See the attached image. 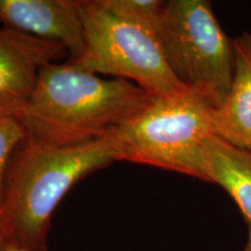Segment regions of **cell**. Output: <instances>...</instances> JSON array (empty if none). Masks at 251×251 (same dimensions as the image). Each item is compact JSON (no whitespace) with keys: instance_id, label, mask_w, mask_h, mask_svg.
<instances>
[{"instance_id":"6da1fadb","label":"cell","mask_w":251,"mask_h":251,"mask_svg":"<svg viewBox=\"0 0 251 251\" xmlns=\"http://www.w3.org/2000/svg\"><path fill=\"white\" fill-rule=\"evenodd\" d=\"M156 96L131 81L52 63L41 71L35 91L18 117L28 137L75 146L107 137L140 114Z\"/></svg>"},{"instance_id":"7a4b0ae2","label":"cell","mask_w":251,"mask_h":251,"mask_svg":"<svg viewBox=\"0 0 251 251\" xmlns=\"http://www.w3.org/2000/svg\"><path fill=\"white\" fill-rule=\"evenodd\" d=\"M118 162L112 134L75 146L26 137L8 162L0 220L5 236L29 251H47L56 207L86 176Z\"/></svg>"},{"instance_id":"3957f363","label":"cell","mask_w":251,"mask_h":251,"mask_svg":"<svg viewBox=\"0 0 251 251\" xmlns=\"http://www.w3.org/2000/svg\"><path fill=\"white\" fill-rule=\"evenodd\" d=\"M213 111L191 91L155 97L148 107L112 133L118 162L155 166L206 181L205 146L215 135Z\"/></svg>"},{"instance_id":"277c9868","label":"cell","mask_w":251,"mask_h":251,"mask_svg":"<svg viewBox=\"0 0 251 251\" xmlns=\"http://www.w3.org/2000/svg\"><path fill=\"white\" fill-rule=\"evenodd\" d=\"M159 41L172 74L214 109L224 105L234 77L231 41L206 0H170Z\"/></svg>"},{"instance_id":"5b68a950","label":"cell","mask_w":251,"mask_h":251,"mask_svg":"<svg viewBox=\"0 0 251 251\" xmlns=\"http://www.w3.org/2000/svg\"><path fill=\"white\" fill-rule=\"evenodd\" d=\"M85 47L78 70L136 84L156 97L190 91L172 74L158 34L113 14L100 0H80Z\"/></svg>"},{"instance_id":"8992f818","label":"cell","mask_w":251,"mask_h":251,"mask_svg":"<svg viewBox=\"0 0 251 251\" xmlns=\"http://www.w3.org/2000/svg\"><path fill=\"white\" fill-rule=\"evenodd\" d=\"M65 57L68 50L59 43L0 28V118L18 119L35 91L41 71Z\"/></svg>"},{"instance_id":"52a82bcc","label":"cell","mask_w":251,"mask_h":251,"mask_svg":"<svg viewBox=\"0 0 251 251\" xmlns=\"http://www.w3.org/2000/svg\"><path fill=\"white\" fill-rule=\"evenodd\" d=\"M0 23L37 39L56 42L75 62L85 47L80 0H0Z\"/></svg>"},{"instance_id":"ba28073f","label":"cell","mask_w":251,"mask_h":251,"mask_svg":"<svg viewBox=\"0 0 251 251\" xmlns=\"http://www.w3.org/2000/svg\"><path fill=\"white\" fill-rule=\"evenodd\" d=\"M234 77L224 105L213 111L215 135L251 152V33L231 40Z\"/></svg>"},{"instance_id":"9c48e42d","label":"cell","mask_w":251,"mask_h":251,"mask_svg":"<svg viewBox=\"0 0 251 251\" xmlns=\"http://www.w3.org/2000/svg\"><path fill=\"white\" fill-rule=\"evenodd\" d=\"M203 174L233 198L251 226V152L213 135L205 146Z\"/></svg>"},{"instance_id":"30bf717a","label":"cell","mask_w":251,"mask_h":251,"mask_svg":"<svg viewBox=\"0 0 251 251\" xmlns=\"http://www.w3.org/2000/svg\"><path fill=\"white\" fill-rule=\"evenodd\" d=\"M113 14L158 34L166 1L159 0H100Z\"/></svg>"},{"instance_id":"8fae6325","label":"cell","mask_w":251,"mask_h":251,"mask_svg":"<svg viewBox=\"0 0 251 251\" xmlns=\"http://www.w3.org/2000/svg\"><path fill=\"white\" fill-rule=\"evenodd\" d=\"M26 137V130L18 119L0 118V220L2 214L4 183L8 162L14 150Z\"/></svg>"},{"instance_id":"7c38bea8","label":"cell","mask_w":251,"mask_h":251,"mask_svg":"<svg viewBox=\"0 0 251 251\" xmlns=\"http://www.w3.org/2000/svg\"><path fill=\"white\" fill-rule=\"evenodd\" d=\"M0 251H29L26 248L21 247L20 244L15 243L14 241L9 240L5 236L4 240L0 242Z\"/></svg>"},{"instance_id":"4fadbf2b","label":"cell","mask_w":251,"mask_h":251,"mask_svg":"<svg viewBox=\"0 0 251 251\" xmlns=\"http://www.w3.org/2000/svg\"><path fill=\"white\" fill-rule=\"evenodd\" d=\"M244 251H251V226H249V231H248V241Z\"/></svg>"},{"instance_id":"5bb4252c","label":"cell","mask_w":251,"mask_h":251,"mask_svg":"<svg viewBox=\"0 0 251 251\" xmlns=\"http://www.w3.org/2000/svg\"><path fill=\"white\" fill-rule=\"evenodd\" d=\"M4 238H5V234H4V231H2L1 226H0V242H1V241L4 240Z\"/></svg>"}]
</instances>
